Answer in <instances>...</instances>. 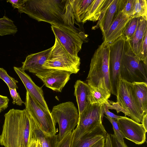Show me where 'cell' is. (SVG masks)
Masks as SVG:
<instances>
[{
    "instance_id": "cell-33",
    "label": "cell",
    "mask_w": 147,
    "mask_h": 147,
    "mask_svg": "<svg viewBox=\"0 0 147 147\" xmlns=\"http://www.w3.org/2000/svg\"><path fill=\"white\" fill-rule=\"evenodd\" d=\"M73 135V131L67 134L60 141H58L56 147H70Z\"/></svg>"
},
{
    "instance_id": "cell-25",
    "label": "cell",
    "mask_w": 147,
    "mask_h": 147,
    "mask_svg": "<svg viewBox=\"0 0 147 147\" xmlns=\"http://www.w3.org/2000/svg\"><path fill=\"white\" fill-rule=\"evenodd\" d=\"M94 0H70L74 19L78 22H82L90 4Z\"/></svg>"
},
{
    "instance_id": "cell-4",
    "label": "cell",
    "mask_w": 147,
    "mask_h": 147,
    "mask_svg": "<svg viewBox=\"0 0 147 147\" xmlns=\"http://www.w3.org/2000/svg\"><path fill=\"white\" fill-rule=\"evenodd\" d=\"M120 78L129 83H147V64L140 61L126 40L120 68Z\"/></svg>"
},
{
    "instance_id": "cell-42",
    "label": "cell",
    "mask_w": 147,
    "mask_h": 147,
    "mask_svg": "<svg viewBox=\"0 0 147 147\" xmlns=\"http://www.w3.org/2000/svg\"><path fill=\"white\" fill-rule=\"evenodd\" d=\"M37 145L36 147H42L41 144L40 142L39 141L37 140Z\"/></svg>"
},
{
    "instance_id": "cell-11",
    "label": "cell",
    "mask_w": 147,
    "mask_h": 147,
    "mask_svg": "<svg viewBox=\"0 0 147 147\" xmlns=\"http://www.w3.org/2000/svg\"><path fill=\"white\" fill-rule=\"evenodd\" d=\"M116 96V102L128 112L129 117L138 123H141L144 115L137 102L133 84L120 79Z\"/></svg>"
},
{
    "instance_id": "cell-38",
    "label": "cell",
    "mask_w": 147,
    "mask_h": 147,
    "mask_svg": "<svg viewBox=\"0 0 147 147\" xmlns=\"http://www.w3.org/2000/svg\"><path fill=\"white\" fill-rule=\"evenodd\" d=\"M104 114L110 118L116 120L122 118L123 117L116 115L111 112L109 110L108 106L105 105L104 108Z\"/></svg>"
},
{
    "instance_id": "cell-41",
    "label": "cell",
    "mask_w": 147,
    "mask_h": 147,
    "mask_svg": "<svg viewBox=\"0 0 147 147\" xmlns=\"http://www.w3.org/2000/svg\"><path fill=\"white\" fill-rule=\"evenodd\" d=\"M141 123L145 130L147 131V113L143 115Z\"/></svg>"
},
{
    "instance_id": "cell-21",
    "label": "cell",
    "mask_w": 147,
    "mask_h": 147,
    "mask_svg": "<svg viewBox=\"0 0 147 147\" xmlns=\"http://www.w3.org/2000/svg\"><path fill=\"white\" fill-rule=\"evenodd\" d=\"M107 133L104 126L101 124L84 135L75 147H90L100 140L105 138Z\"/></svg>"
},
{
    "instance_id": "cell-23",
    "label": "cell",
    "mask_w": 147,
    "mask_h": 147,
    "mask_svg": "<svg viewBox=\"0 0 147 147\" xmlns=\"http://www.w3.org/2000/svg\"><path fill=\"white\" fill-rule=\"evenodd\" d=\"M111 93L102 87L95 88L89 86L88 101L90 104L107 105Z\"/></svg>"
},
{
    "instance_id": "cell-40",
    "label": "cell",
    "mask_w": 147,
    "mask_h": 147,
    "mask_svg": "<svg viewBox=\"0 0 147 147\" xmlns=\"http://www.w3.org/2000/svg\"><path fill=\"white\" fill-rule=\"evenodd\" d=\"M105 138H103L93 144L90 147H105Z\"/></svg>"
},
{
    "instance_id": "cell-39",
    "label": "cell",
    "mask_w": 147,
    "mask_h": 147,
    "mask_svg": "<svg viewBox=\"0 0 147 147\" xmlns=\"http://www.w3.org/2000/svg\"><path fill=\"white\" fill-rule=\"evenodd\" d=\"M24 0H8L7 2H9L12 4L13 7L19 9L20 8L24 3Z\"/></svg>"
},
{
    "instance_id": "cell-7",
    "label": "cell",
    "mask_w": 147,
    "mask_h": 147,
    "mask_svg": "<svg viewBox=\"0 0 147 147\" xmlns=\"http://www.w3.org/2000/svg\"><path fill=\"white\" fill-rule=\"evenodd\" d=\"M80 59L69 54L55 37V42L43 67L45 69L66 71L77 74L80 70Z\"/></svg>"
},
{
    "instance_id": "cell-14",
    "label": "cell",
    "mask_w": 147,
    "mask_h": 147,
    "mask_svg": "<svg viewBox=\"0 0 147 147\" xmlns=\"http://www.w3.org/2000/svg\"><path fill=\"white\" fill-rule=\"evenodd\" d=\"M13 69L24 84L27 91L45 110L50 111L44 98L42 88L36 85L21 67Z\"/></svg>"
},
{
    "instance_id": "cell-20",
    "label": "cell",
    "mask_w": 147,
    "mask_h": 147,
    "mask_svg": "<svg viewBox=\"0 0 147 147\" xmlns=\"http://www.w3.org/2000/svg\"><path fill=\"white\" fill-rule=\"evenodd\" d=\"M119 0H113L108 8L92 30L100 28L104 35L109 28L117 14V10Z\"/></svg>"
},
{
    "instance_id": "cell-15",
    "label": "cell",
    "mask_w": 147,
    "mask_h": 147,
    "mask_svg": "<svg viewBox=\"0 0 147 147\" xmlns=\"http://www.w3.org/2000/svg\"><path fill=\"white\" fill-rule=\"evenodd\" d=\"M117 13L108 29L103 35V42L110 44L122 35L129 21L132 18L121 11Z\"/></svg>"
},
{
    "instance_id": "cell-9",
    "label": "cell",
    "mask_w": 147,
    "mask_h": 147,
    "mask_svg": "<svg viewBox=\"0 0 147 147\" xmlns=\"http://www.w3.org/2000/svg\"><path fill=\"white\" fill-rule=\"evenodd\" d=\"M24 103L26 110L45 135L51 136L56 135V124L50 112L45 110L27 91Z\"/></svg>"
},
{
    "instance_id": "cell-35",
    "label": "cell",
    "mask_w": 147,
    "mask_h": 147,
    "mask_svg": "<svg viewBox=\"0 0 147 147\" xmlns=\"http://www.w3.org/2000/svg\"><path fill=\"white\" fill-rule=\"evenodd\" d=\"M9 88L11 96L13 99V104H16L19 106L22 105V104L24 102L22 100L19 93L17 92L16 89Z\"/></svg>"
},
{
    "instance_id": "cell-32",
    "label": "cell",
    "mask_w": 147,
    "mask_h": 147,
    "mask_svg": "<svg viewBox=\"0 0 147 147\" xmlns=\"http://www.w3.org/2000/svg\"><path fill=\"white\" fill-rule=\"evenodd\" d=\"M105 117L109 120L112 124L114 132V134L121 142H124L123 140L124 137L120 131L117 120L107 115Z\"/></svg>"
},
{
    "instance_id": "cell-17",
    "label": "cell",
    "mask_w": 147,
    "mask_h": 147,
    "mask_svg": "<svg viewBox=\"0 0 147 147\" xmlns=\"http://www.w3.org/2000/svg\"><path fill=\"white\" fill-rule=\"evenodd\" d=\"M146 33L147 20L142 17H139L136 31L132 37L128 40L132 51L139 59L142 43Z\"/></svg>"
},
{
    "instance_id": "cell-1",
    "label": "cell",
    "mask_w": 147,
    "mask_h": 147,
    "mask_svg": "<svg viewBox=\"0 0 147 147\" xmlns=\"http://www.w3.org/2000/svg\"><path fill=\"white\" fill-rule=\"evenodd\" d=\"M18 11L38 21L76 29L70 0H24Z\"/></svg>"
},
{
    "instance_id": "cell-10",
    "label": "cell",
    "mask_w": 147,
    "mask_h": 147,
    "mask_svg": "<svg viewBox=\"0 0 147 147\" xmlns=\"http://www.w3.org/2000/svg\"><path fill=\"white\" fill-rule=\"evenodd\" d=\"M126 39L123 35L109 44V74L111 94L117 96L120 81V71Z\"/></svg>"
},
{
    "instance_id": "cell-36",
    "label": "cell",
    "mask_w": 147,
    "mask_h": 147,
    "mask_svg": "<svg viewBox=\"0 0 147 147\" xmlns=\"http://www.w3.org/2000/svg\"><path fill=\"white\" fill-rule=\"evenodd\" d=\"M109 103L106 105L108 106V109H114L116 110L117 113L121 111L124 113L125 116L126 115L129 116L128 112L122 108L117 102H115L113 101L108 100Z\"/></svg>"
},
{
    "instance_id": "cell-34",
    "label": "cell",
    "mask_w": 147,
    "mask_h": 147,
    "mask_svg": "<svg viewBox=\"0 0 147 147\" xmlns=\"http://www.w3.org/2000/svg\"><path fill=\"white\" fill-rule=\"evenodd\" d=\"M140 60L147 64V33L145 36L139 57Z\"/></svg>"
},
{
    "instance_id": "cell-22",
    "label": "cell",
    "mask_w": 147,
    "mask_h": 147,
    "mask_svg": "<svg viewBox=\"0 0 147 147\" xmlns=\"http://www.w3.org/2000/svg\"><path fill=\"white\" fill-rule=\"evenodd\" d=\"M89 86L85 82L78 80L74 85V94L78 104L79 116L90 104L88 101Z\"/></svg>"
},
{
    "instance_id": "cell-2",
    "label": "cell",
    "mask_w": 147,
    "mask_h": 147,
    "mask_svg": "<svg viewBox=\"0 0 147 147\" xmlns=\"http://www.w3.org/2000/svg\"><path fill=\"white\" fill-rule=\"evenodd\" d=\"M0 144L5 147H28L31 116L25 109H11L5 115Z\"/></svg>"
},
{
    "instance_id": "cell-19",
    "label": "cell",
    "mask_w": 147,
    "mask_h": 147,
    "mask_svg": "<svg viewBox=\"0 0 147 147\" xmlns=\"http://www.w3.org/2000/svg\"><path fill=\"white\" fill-rule=\"evenodd\" d=\"M32 140H38L42 147H56L58 142L57 135L51 136L45 135L31 116L30 142Z\"/></svg>"
},
{
    "instance_id": "cell-16",
    "label": "cell",
    "mask_w": 147,
    "mask_h": 147,
    "mask_svg": "<svg viewBox=\"0 0 147 147\" xmlns=\"http://www.w3.org/2000/svg\"><path fill=\"white\" fill-rule=\"evenodd\" d=\"M52 47L42 51L28 55L22 63L21 68L35 75L45 70L43 67L47 60Z\"/></svg>"
},
{
    "instance_id": "cell-8",
    "label": "cell",
    "mask_w": 147,
    "mask_h": 147,
    "mask_svg": "<svg viewBox=\"0 0 147 147\" xmlns=\"http://www.w3.org/2000/svg\"><path fill=\"white\" fill-rule=\"evenodd\" d=\"M51 28L55 37L65 51L73 57H79L78 53L82 49L86 34L69 26L51 25Z\"/></svg>"
},
{
    "instance_id": "cell-26",
    "label": "cell",
    "mask_w": 147,
    "mask_h": 147,
    "mask_svg": "<svg viewBox=\"0 0 147 147\" xmlns=\"http://www.w3.org/2000/svg\"><path fill=\"white\" fill-rule=\"evenodd\" d=\"M17 31V26L11 19L5 16L0 18V36L14 35Z\"/></svg>"
},
{
    "instance_id": "cell-13",
    "label": "cell",
    "mask_w": 147,
    "mask_h": 147,
    "mask_svg": "<svg viewBox=\"0 0 147 147\" xmlns=\"http://www.w3.org/2000/svg\"><path fill=\"white\" fill-rule=\"evenodd\" d=\"M71 74L63 70L46 69L36 75L43 82L46 87L54 91L61 92L69 80Z\"/></svg>"
},
{
    "instance_id": "cell-27",
    "label": "cell",
    "mask_w": 147,
    "mask_h": 147,
    "mask_svg": "<svg viewBox=\"0 0 147 147\" xmlns=\"http://www.w3.org/2000/svg\"><path fill=\"white\" fill-rule=\"evenodd\" d=\"M136 0H119L117 11H121L133 18L134 14Z\"/></svg>"
},
{
    "instance_id": "cell-37",
    "label": "cell",
    "mask_w": 147,
    "mask_h": 147,
    "mask_svg": "<svg viewBox=\"0 0 147 147\" xmlns=\"http://www.w3.org/2000/svg\"><path fill=\"white\" fill-rule=\"evenodd\" d=\"M9 101L7 97L0 95V113L7 107Z\"/></svg>"
},
{
    "instance_id": "cell-3",
    "label": "cell",
    "mask_w": 147,
    "mask_h": 147,
    "mask_svg": "<svg viewBox=\"0 0 147 147\" xmlns=\"http://www.w3.org/2000/svg\"><path fill=\"white\" fill-rule=\"evenodd\" d=\"M109 44L103 42L93 55L86 81L90 86L102 87L111 93L109 74Z\"/></svg>"
},
{
    "instance_id": "cell-6",
    "label": "cell",
    "mask_w": 147,
    "mask_h": 147,
    "mask_svg": "<svg viewBox=\"0 0 147 147\" xmlns=\"http://www.w3.org/2000/svg\"><path fill=\"white\" fill-rule=\"evenodd\" d=\"M51 114L56 124L59 125L58 141H60L67 134L74 130L79 119L78 110L71 102H63L53 108Z\"/></svg>"
},
{
    "instance_id": "cell-30",
    "label": "cell",
    "mask_w": 147,
    "mask_h": 147,
    "mask_svg": "<svg viewBox=\"0 0 147 147\" xmlns=\"http://www.w3.org/2000/svg\"><path fill=\"white\" fill-rule=\"evenodd\" d=\"M105 140V147H128L124 142H121L114 134L107 133Z\"/></svg>"
},
{
    "instance_id": "cell-12",
    "label": "cell",
    "mask_w": 147,
    "mask_h": 147,
    "mask_svg": "<svg viewBox=\"0 0 147 147\" xmlns=\"http://www.w3.org/2000/svg\"><path fill=\"white\" fill-rule=\"evenodd\" d=\"M116 120L124 138L137 144H141L146 142L147 131L142 124L126 116Z\"/></svg>"
},
{
    "instance_id": "cell-28",
    "label": "cell",
    "mask_w": 147,
    "mask_h": 147,
    "mask_svg": "<svg viewBox=\"0 0 147 147\" xmlns=\"http://www.w3.org/2000/svg\"><path fill=\"white\" fill-rule=\"evenodd\" d=\"M147 1L136 0L133 17H142L147 20Z\"/></svg>"
},
{
    "instance_id": "cell-5",
    "label": "cell",
    "mask_w": 147,
    "mask_h": 147,
    "mask_svg": "<svg viewBox=\"0 0 147 147\" xmlns=\"http://www.w3.org/2000/svg\"><path fill=\"white\" fill-rule=\"evenodd\" d=\"M105 105L89 104L80 116L78 124L73 131L70 147H75L80 139L102 124Z\"/></svg>"
},
{
    "instance_id": "cell-24",
    "label": "cell",
    "mask_w": 147,
    "mask_h": 147,
    "mask_svg": "<svg viewBox=\"0 0 147 147\" xmlns=\"http://www.w3.org/2000/svg\"><path fill=\"white\" fill-rule=\"evenodd\" d=\"M136 99L140 110L144 115L147 113V83H133Z\"/></svg>"
},
{
    "instance_id": "cell-18",
    "label": "cell",
    "mask_w": 147,
    "mask_h": 147,
    "mask_svg": "<svg viewBox=\"0 0 147 147\" xmlns=\"http://www.w3.org/2000/svg\"><path fill=\"white\" fill-rule=\"evenodd\" d=\"M113 0H94L88 7L82 22L87 21L95 22L102 16Z\"/></svg>"
},
{
    "instance_id": "cell-31",
    "label": "cell",
    "mask_w": 147,
    "mask_h": 147,
    "mask_svg": "<svg viewBox=\"0 0 147 147\" xmlns=\"http://www.w3.org/2000/svg\"><path fill=\"white\" fill-rule=\"evenodd\" d=\"M0 78L4 81L9 88H18L16 84L18 83V81L10 76L7 74V71L2 68H0Z\"/></svg>"
},
{
    "instance_id": "cell-29",
    "label": "cell",
    "mask_w": 147,
    "mask_h": 147,
    "mask_svg": "<svg viewBox=\"0 0 147 147\" xmlns=\"http://www.w3.org/2000/svg\"><path fill=\"white\" fill-rule=\"evenodd\" d=\"M139 18V17H133L128 22L122 34L126 40H129L134 34L137 27Z\"/></svg>"
}]
</instances>
